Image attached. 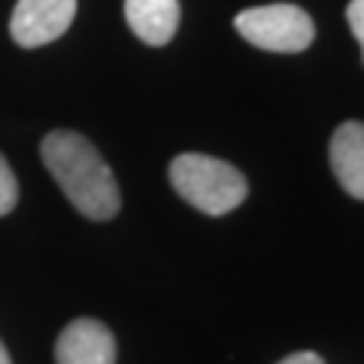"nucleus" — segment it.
<instances>
[{"label":"nucleus","instance_id":"nucleus-1","mask_svg":"<svg viewBox=\"0 0 364 364\" xmlns=\"http://www.w3.org/2000/svg\"><path fill=\"white\" fill-rule=\"evenodd\" d=\"M43 164L64 188L67 200L95 222H107L119 213V182L100 152L76 131H52L40 146Z\"/></svg>","mask_w":364,"mask_h":364},{"label":"nucleus","instance_id":"nucleus-9","mask_svg":"<svg viewBox=\"0 0 364 364\" xmlns=\"http://www.w3.org/2000/svg\"><path fill=\"white\" fill-rule=\"evenodd\" d=\"M346 21H349V31L355 33V40L361 43V58H364V0H349Z\"/></svg>","mask_w":364,"mask_h":364},{"label":"nucleus","instance_id":"nucleus-3","mask_svg":"<svg viewBox=\"0 0 364 364\" xmlns=\"http://www.w3.org/2000/svg\"><path fill=\"white\" fill-rule=\"evenodd\" d=\"M240 37L249 40L255 49L264 52H304L313 43L316 28L313 18L294 4H270V6H252L243 9L234 18Z\"/></svg>","mask_w":364,"mask_h":364},{"label":"nucleus","instance_id":"nucleus-6","mask_svg":"<svg viewBox=\"0 0 364 364\" xmlns=\"http://www.w3.org/2000/svg\"><path fill=\"white\" fill-rule=\"evenodd\" d=\"M331 170L346 195L364 200V122H343L334 131Z\"/></svg>","mask_w":364,"mask_h":364},{"label":"nucleus","instance_id":"nucleus-5","mask_svg":"<svg viewBox=\"0 0 364 364\" xmlns=\"http://www.w3.org/2000/svg\"><path fill=\"white\" fill-rule=\"evenodd\" d=\"M58 364H116V337L97 318H73L55 343Z\"/></svg>","mask_w":364,"mask_h":364},{"label":"nucleus","instance_id":"nucleus-2","mask_svg":"<svg viewBox=\"0 0 364 364\" xmlns=\"http://www.w3.org/2000/svg\"><path fill=\"white\" fill-rule=\"evenodd\" d=\"M170 186L182 200L207 215L231 213L249 195L246 176L234 164L200 152H182L170 161Z\"/></svg>","mask_w":364,"mask_h":364},{"label":"nucleus","instance_id":"nucleus-7","mask_svg":"<svg viewBox=\"0 0 364 364\" xmlns=\"http://www.w3.org/2000/svg\"><path fill=\"white\" fill-rule=\"evenodd\" d=\"M124 18L146 46H164L179 28V0H124Z\"/></svg>","mask_w":364,"mask_h":364},{"label":"nucleus","instance_id":"nucleus-10","mask_svg":"<svg viewBox=\"0 0 364 364\" xmlns=\"http://www.w3.org/2000/svg\"><path fill=\"white\" fill-rule=\"evenodd\" d=\"M277 364H325V358L316 355V352H294V355L282 358V361H277Z\"/></svg>","mask_w":364,"mask_h":364},{"label":"nucleus","instance_id":"nucleus-8","mask_svg":"<svg viewBox=\"0 0 364 364\" xmlns=\"http://www.w3.org/2000/svg\"><path fill=\"white\" fill-rule=\"evenodd\" d=\"M18 203V179L13 173V167L6 164V158L0 155V215L13 213Z\"/></svg>","mask_w":364,"mask_h":364},{"label":"nucleus","instance_id":"nucleus-11","mask_svg":"<svg viewBox=\"0 0 364 364\" xmlns=\"http://www.w3.org/2000/svg\"><path fill=\"white\" fill-rule=\"evenodd\" d=\"M0 364H13V361H9V352H6L4 343H0Z\"/></svg>","mask_w":364,"mask_h":364},{"label":"nucleus","instance_id":"nucleus-4","mask_svg":"<svg viewBox=\"0 0 364 364\" xmlns=\"http://www.w3.org/2000/svg\"><path fill=\"white\" fill-rule=\"evenodd\" d=\"M73 16L76 0H18L9 18V33L21 49H37L67 33Z\"/></svg>","mask_w":364,"mask_h":364}]
</instances>
